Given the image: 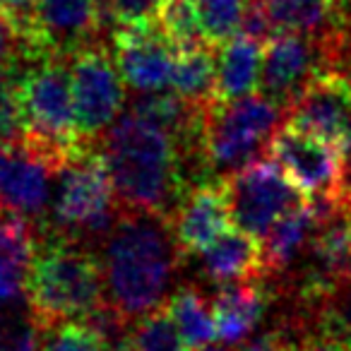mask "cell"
I'll return each mask as SVG.
<instances>
[{
	"label": "cell",
	"instance_id": "4316f807",
	"mask_svg": "<svg viewBox=\"0 0 351 351\" xmlns=\"http://www.w3.org/2000/svg\"><path fill=\"white\" fill-rule=\"evenodd\" d=\"M27 116L15 80L0 82V147L25 145Z\"/></svg>",
	"mask_w": 351,
	"mask_h": 351
},
{
	"label": "cell",
	"instance_id": "7402d4cb",
	"mask_svg": "<svg viewBox=\"0 0 351 351\" xmlns=\"http://www.w3.org/2000/svg\"><path fill=\"white\" fill-rule=\"evenodd\" d=\"M166 308H169L171 317L176 320L191 351L207 349L219 337L217 335L215 313L207 306L202 293L195 291L193 287H183L171 293V298L166 301Z\"/></svg>",
	"mask_w": 351,
	"mask_h": 351
},
{
	"label": "cell",
	"instance_id": "4dcf8cb0",
	"mask_svg": "<svg viewBox=\"0 0 351 351\" xmlns=\"http://www.w3.org/2000/svg\"><path fill=\"white\" fill-rule=\"evenodd\" d=\"M108 351H135V349H132L130 337H128L125 341H121V344H116V346H113V349H108Z\"/></svg>",
	"mask_w": 351,
	"mask_h": 351
},
{
	"label": "cell",
	"instance_id": "3957f363",
	"mask_svg": "<svg viewBox=\"0 0 351 351\" xmlns=\"http://www.w3.org/2000/svg\"><path fill=\"white\" fill-rule=\"evenodd\" d=\"M27 301L41 327L87 320L106 303L104 263L75 236L49 229L36 243L27 277Z\"/></svg>",
	"mask_w": 351,
	"mask_h": 351
},
{
	"label": "cell",
	"instance_id": "cb8c5ba5",
	"mask_svg": "<svg viewBox=\"0 0 351 351\" xmlns=\"http://www.w3.org/2000/svg\"><path fill=\"white\" fill-rule=\"evenodd\" d=\"M156 27L176 46V51L207 44L193 0H164L156 12Z\"/></svg>",
	"mask_w": 351,
	"mask_h": 351
},
{
	"label": "cell",
	"instance_id": "83f0119b",
	"mask_svg": "<svg viewBox=\"0 0 351 351\" xmlns=\"http://www.w3.org/2000/svg\"><path fill=\"white\" fill-rule=\"evenodd\" d=\"M164 0H108V17L116 27H142L156 25Z\"/></svg>",
	"mask_w": 351,
	"mask_h": 351
},
{
	"label": "cell",
	"instance_id": "d6a6232c",
	"mask_svg": "<svg viewBox=\"0 0 351 351\" xmlns=\"http://www.w3.org/2000/svg\"><path fill=\"white\" fill-rule=\"evenodd\" d=\"M202 351H226V349H219V346H207V349H202Z\"/></svg>",
	"mask_w": 351,
	"mask_h": 351
},
{
	"label": "cell",
	"instance_id": "f1b7e54d",
	"mask_svg": "<svg viewBox=\"0 0 351 351\" xmlns=\"http://www.w3.org/2000/svg\"><path fill=\"white\" fill-rule=\"evenodd\" d=\"M15 34H12L5 15L0 12V82L10 77L12 65H15Z\"/></svg>",
	"mask_w": 351,
	"mask_h": 351
},
{
	"label": "cell",
	"instance_id": "9c48e42d",
	"mask_svg": "<svg viewBox=\"0 0 351 351\" xmlns=\"http://www.w3.org/2000/svg\"><path fill=\"white\" fill-rule=\"evenodd\" d=\"M70 82L80 135L94 145L118 118L123 77L111 53L97 41L70 56Z\"/></svg>",
	"mask_w": 351,
	"mask_h": 351
},
{
	"label": "cell",
	"instance_id": "484cf974",
	"mask_svg": "<svg viewBox=\"0 0 351 351\" xmlns=\"http://www.w3.org/2000/svg\"><path fill=\"white\" fill-rule=\"evenodd\" d=\"M39 351H108V346L92 325L65 320L41 327Z\"/></svg>",
	"mask_w": 351,
	"mask_h": 351
},
{
	"label": "cell",
	"instance_id": "ac0fdd59",
	"mask_svg": "<svg viewBox=\"0 0 351 351\" xmlns=\"http://www.w3.org/2000/svg\"><path fill=\"white\" fill-rule=\"evenodd\" d=\"M260 70H263V49L260 41L245 34H236L217 53V99L234 101L248 97L260 87Z\"/></svg>",
	"mask_w": 351,
	"mask_h": 351
},
{
	"label": "cell",
	"instance_id": "1f68e13d",
	"mask_svg": "<svg viewBox=\"0 0 351 351\" xmlns=\"http://www.w3.org/2000/svg\"><path fill=\"white\" fill-rule=\"evenodd\" d=\"M97 5H99V10H101L104 20L111 22V17H108V0H97Z\"/></svg>",
	"mask_w": 351,
	"mask_h": 351
},
{
	"label": "cell",
	"instance_id": "7c38bea8",
	"mask_svg": "<svg viewBox=\"0 0 351 351\" xmlns=\"http://www.w3.org/2000/svg\"><path fill=\"white\" fill-rule=\"evenodd\" d=\"M291 125L341 145L351 135V77L325 68L306 82L287 108Z\"/></svg>",
	"mask_w": 351,
	"mask_h": 351
},
{
	"label": "cell",
	"instance_id": "ba28073f",
	"mask_svg": "<svg viewBox=\"0 0 351 351\" xmlns=\"http://www.w3.org/2000/svg\"><path fill=\"white\" fill-rule=\"evenodd\" d=\"M104 25L97 0H34L29 32L15 44V56L20 60L70 58L75 51L97 44Z\"/></svg>",
	"mask_w": 351,
	"mask_h": 351
},
{
	"label": "cell",
	"instance_id": "44dd1931",
	"mask_svg": "<svg viewBox=\"0 0 351 351\" xmlns=\"http://www.w3.org/2000/svg\"><path fill=\"white\" fill-rule=\"evenodd\" d=\"M171 87L176 94L193 104H210L217 99V53L212 46H195V49L178 51Z\"/></svg>",
	"mask_w": 351,
	"mask_h": 351
},
{
	"label": "cell",
	"instance_id": "277c9868",
	"mask_svg": "<svg viewBox=\"0 0 351 351\" xmlns=\"http://www.w3.org/2000/svg\"><path fill=\"white\" fill-rule=\"evenodd\" d=\"M8 80H15L25 104V147L58 173L68 161L94 147L80 135L75 118L73 82L65 58L15 60Z\"/></svg>",
	"mask_w": 351,
	"mask_h": 351
},
{
	"label": "cell",
	"instance_id": "5bb4252c",
	"mask_svg": "<svg viewBox=\"0 0 351 351\" xmlns=\"http://www.w3.org/2000/svg\"><path fill=\"white\" fill-rule=\"evenodd\" d=\"M229 205H226L224 178L202 181L191 186L171 212L169 224L181 253H202L212 241L229 229Z\"/></svg>",
	"mask_w": 351,
	"mask_h": 351
},
{
	"label": "cell",
	"instance_id": "d4e9b609",
	"mask_svg": "<svg viewBox=\"0 0 351 351\" xmlns=\"http://www.w3.org/2000/svg\"><path fill=\"white\" fill-rule=\"evenodd\" d=\"M210 46L226 44L241 32L248 0H193Z\"/></svg>",
	"mask_w": 351,
	"mask_h": 351
},
{
	"label": "cell",
	"instance_id": "603a6c76",
	"mask_svg": "<svg viewBox=\"0 0 351 351\" xmlns=\"http://www.w3.org/2000/svg\"><path fill=\"white\" fill-rule=\"evenodd\" d=\"M130 344L135 351H191L166 303L140 315L130 330Z\"/></svg>",
	"mask_w": 351,
	"mask_h": 351
},
{
	"label": "cell",
	"instance_id": "7a4b0ae2",
	"mask_svg": "<svg viewBox=\"0 0 351 351\" xmlns=\"http://www.w3.org/2000/svg\"><path fill=\"white\" fill-rule=\"evenodd\" d=\"M181 255L166 217L123 210L104 248L106 301L125 320L161 306Z\"/></svg>",
	"mask_w": 351,
	"mask_h": 351
},
{
	"label": "cell",
	"instance_id": "5b68a950",
	"mask_svg": "<svg viewBox=\"0 0 351 351\" xmlns=\"http://www.w3.org/2000/svg\"><path fill=\"white\" fill-rule=\"evenodd\" d=\"M284 108L265 94H248L234 101L205 104L202 111V154L212 173H234L250 164L255 152L272 137ZM221 178V176H217Z\"/></svg>",
	"mask_w": 351,
	"mask_h": 351
},
{
	"label": "cell",
	"instance_id": "30bf717a",
	"mask_svg": "<svg viewBox=\"0 0 351 351\" xmlns=\"http://www.w3.org/2000/svg\"><path fill=\"white\" fill-rule=\"evenodd\" d=\"M269 159L282 166L291 183L311 197H341V149L335 142H327L301 128L282 125L267 140ZM344 200V197H341Z\"/></svg>",
	"mask_w": 351,
	"mask_h": 351
},
{
	"label": "cell",
	"instance_id": "8fae6325",
	"mask_svg": "<svg viewBox=\"0 0 351 351\" xmlns=\"http://www.w3.org/2000/svg\"><path fill=\"white\" fill-rule=\"evenodd\" d=\"M332 68L325 36L277 34L263 49L260 89L269 101L289 108L315 73Z\"/></svg>",
	"mask_w": 351,
	"mask_h": 351
},
{
	"label": "cell",
	"instance_id": "52a82bcc",
	"mask_svg": "<svg viewBox=\"0 0 351 351\" xmlns=\"http://www.w3.org/2000/svg\"><path fill=\"white\" fill-rule=\"evenodd\" d=\"M224 193L236 229L255 239H263L284 215L308 202L274 159L250 161L224 176Z\"/></svg>",
	"mask_w": 351,
	"mask_h": 351
},
{
	"label": "cell",
	"instance_id": "f546056e",
	"mask_svg": "<svg viewBox=\"0 0 351 351\" xmlns=\"http://www.w3.org/2000/svg\"><path fill=\"white\" fill-rule=\"evenodd\" d=\"M32 3L34 0H0V12L5 15L12 34H17V32H22L27 27L32 15Z\"/></svg>",
	"mask_w": 351,
	"mask_h": 351
},
{
	"label": "cell",
	"instance_id": "e0dca14e",
	"mask_svg": "<svg viewBox=\"0 0 351 351\" xmlns=\"http://www.w3.org/2000/svg\"><path fill=\"white\" fill-rule=\"evenodd\" d=\"M269 306L267 289L258 282L229 284L212 301L217 335L226 344H241L260 325Z\"/></svg>",
	"mask_w": 351,
	"mask_h": 351
},
{
	"label": "cell",
	"instance_id": "6da1fadb",
	"mask_svg": "<svg viewBox=\"0 0 351 351\" xmlns=\"http://www.w3.org/2000/svg\"><path fill=\"white\" fill-rule=\"evenodd\" d=\"M104 159L118 207L169 219L191 188L181 147L159 125L125 113L104 132Z\"/></svg>",
	"mask_w": 351,
	"mask_h": 351
},
{
	"label": "cell",
	"instance_id": "9a60e30c",
	"mask_svg": "<svg viewBox=\"0 0 351 351\" xmlns=\"http://www.w3.org/2000/svg\"><path fill=\"white\" fill-rule=\"evenodd\" d=\"M56 171L25 145L0 147V207L39 221L51 205Z\"/></svg>",
	"mask_w": 351,
	"mask_h": 351
},
{
	"label": "cell",
	"instance_id": "836d02e7",
	"mask_svg": "<svg viewBox=\"0 0 351 351\" xmlns=\"http://www.w3.org/2000/svg\"><path fill=\"white\" fill-rule=\"evenodd\" d=\"M346 207H349V212H351V195L346 197Z\"/></svg>",
	"mask_w": 351,
	"mask_h": 351
},
{
	"label": "cell",
	"instance_id": "2e32d148",
	"mask_svg": "<svg viewBox=\"0 0 351 351\" xmlns=\"http://www.w3.org/2000/svg\"><path fill=\"white\" fill-rule=\"evenodd\" d=\"M202 272L219 287L258 282L267 277L260 239L241 229H226L219 239L202 250Z\"/></svg>",
	"mask_w": 351,
	"mask_h": 351
},
{
	"label": "cell",
	"instance_id": "d6986e66",
	"mask_svg": "<svg viewBox=\"0 0 351 351\" xmlns=\"http://www.w3.org/2000/svg\"><path fill=\"white\" fill-rule=\"evenodd\" d=\"M313 229H315V212H313L311 202L296 207L293 212L284 215L267 234L260 239L263 245V263H265V274H277L282 269H287L293 260L298 258V253L303 250V245L311 243Z\"/></svg>",
	"mask_w": 351,
	"mask_h": 351
},
{
	"label": "cell",
	"instance_id": "8992f818",
	"mask_svg": "<svg viewBox=\"0 0 351 351\" xmlns=\"http://www.w3.org/2000/svg\"><path fill=\"white\" fill-rule=\"evenodd\" d=\"M58 186H56L51 212L53 224L68 236H104L111 234L121 212L113 210L116 191H113L111 173L106 159L94 147L84 149L80 156L58 169Z\"/></svg>",
	"mask_w": 351,
	"mask_h": 351
},
{
	"label": "cell",
	"instance_id": "4fadbf2b",
	"mask_svg": "<svg viewBox=\"0 0 351 351\" xmlns=\"http://www.w3.org/2000/svg\"><path fill=\"white\" fill-rule=\"evenodd\" d=\"M178 51L156 25L116 27L113 60L123 82L137 92H161L171 84Z\"/></svg>",
	"mask_w": 351,
	"mask_h": 351
},
{
	"label": "cell",
	"instance_id": "ffe728a7",
	"mask_svg": "<svg viewBox=\"0 0 351 351\" xmlns=\"http://www.w3.org/2000/svg\"><path fill=\"white\" fill-rule=\"evenodd\" d=\"M265 17L277 34L325 36L332 29L335 0H260Z\"/></svg>",
	"mask_w": 351,
	"mask_h": 351
}]
</instances>
